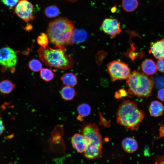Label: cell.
<instances>
[{
	"label": "cell",
	"instance_id": "f1b7e54d",
	"mask_svg": "<svg viewBox=\"0 0 164 164\" xmlns=\"http://www.w3.org/2000/svg\"><path fill=\"white\" fill-rule=\"evenodd\" d=\"M164 89L163 88L160 89L158 92L157 97L162 101H164Z\"/></svg>",
	"mask_w": 164,
	"mask_h": 164
},
{
	"label": "cell",
	"instance_id": "1f68e13d",
	"mask_svg": "<svg viewBox=\"0 0 164 164\" xmlns=\"http://www.w3.org/2000/svg\"><path fill=\"white\" fill-rule=\"evenodd\" d=\"M117 10V8L115 6L113 7L111 9V11L112 12H116Z\"/></svg>",
	"mask_w": 164,
	"mask_h": 164
},
{
	"label": "cell",
	"instance_id": "4dcf8cb0",
	"mask_svg": "<svg viewBox=\"0 0 164 164\" xmlns=\"http://www.w3.org/2000/svg\"><path fill=\"white\" fill-rule=\"evenodd\" d=\"M5 129L3 121L0 118V135L3 133Z\"/></svg>",
	"mask_w": 164,
	"mask_h": 164
},
{
	"label": "cell",
	"instance_id": "2e32d148",
	"mask_svg": "<svg viewBox=\"0 0 164 164\" xmlns=\"http://www.w3.org/2000/svg\"><path fill=\"white\" fill-rule=\"evenodd\" d=\"M61 79L63 84L66 86L73 87L76 85L77 83L76 76L72 72L64 74Z\"/></svg>",
	"mask_w": 164,
	"mask_h": 164
},
{
	"label": "cell",
	"instance_id": "8992f818",
	"mask_svg": "<svg viewBox=\"0 0 164 164\" xmlns=\"http://www.w3.org/2000/svg\"><path fill=\"white\" fill-rule=\"evenodd\" d=\"M107 68L112 81L127 79L131 73L128 65L118 60L111 62Z\"/></svg>",
	"mask_w": 164,
	"mask_h": 164
},
{
	"label": "cell",
	"instance_id": "d6986e66",
	"mask_svg": "<svg viewBox=\"0 0 164 164\" xmlns=\"http://www.w3.org/2000/svg\"><path fill=\"white\" fill-rule=\"evenodd\" d=\"M15 87V85L8 80H3L0 82V91L5 94L10 93Z\"/></svg>",
	"mask_w": 164,
	"mask_h": 164
},
{
	"label": "cell",
	"instance_id": "d4e9b609",
	"mask_svg": "<svg viewBox=\"0 0 164 164\" xmlns=\"http://www.w3.org/2000/svg\"><path fill=\"white\" fill-rule=\"evenodd\" d=\"M1 2L5 5L10 9H12L16 5L19 0H0Z\"/></svg>",
	"mask_w": 164,
	"mask_h": 164
},
{
	"label": "cell",
	"instance_id": "7a4b0ae2",
	"mask_svg": "<svg viewBox=\"0 0 164 164\" xmlns=\"http://www.w3.org/2000/svg\"><path fill=\"white\" fill-rule=\"evenodd\" d=\"M144 117V112L139 109L136 103L128 100L119 105L116 113L118 124L132 130L137 129Z\"/></svg>",
	"mask_w": 164,
	"mask_h": 164
},
{
	"label": "cell",
	"instance_id": "83f0119b",
	"mask_svg": "<svg viewBox=\"0 0 164 164\" xmlns=\"http://www.w3.org/2000/svg\"><path fill=\"white\" fill-rule=\"evenodd\" d=\"M155 82L157 87L161 88L163 87V77H156L155 80Z\"/></svg>",
	"mask_w": 164,
	"mask_h": 164
},
{
	"label": "cell",
	"instance_id": "3957f363",
	"mask_svg": "<svg viewBox=\"0 0 164 164\" xmlns=\"http://www.w3.org/2000/svg\"><path fill=\"white\" fill-rule=\"evenodd\" d=\"M74 29L73 22L66 18H60L51 22L46 31L49 42L55 45H70L71 35Z\"/></svg>",
	"mask_w": 164,
	"mask_h": 164
},
{
	"label": "cell",
	"instance_id": "ffe728a7",
	"mask_svg": "<svg viewBox=\"0 0 164 164\" xmlns=\"http://www.w3.org/2000/svg\"><path fill=\"white\" fill-rule=\"evenodd\" d=\"M77 111L79 114L78 116L82 119L83 117H87L90 114L91 109L89 105L83 103L78 106Z\"/></svg>",
	"mask_w": 164,
	"mask_h": 164
},
{
	"label": "cell",
	"instance_id": "603a6c76",
	"mask_svg": "<svg viewBox=\"0 0 164 164\" xmlns=\"http://www.w3.org/2000/svg\"><path fill=\"white\" fill-rule=\"evenodd\" d=\"M29 66L30 69L34 72L39 71L42 68V64L38 60L33 59L29 63Z\"/></svg>",
	"mask_w": 164,
	"mask_h": 164
},
{
	"label": "cell",
	"instance_id": "ba28073f",
	"mask_svg": "<svg viewBox=\"0 0 164 164\" xmlns=\"http://www.w3.org/2000/svg\"><path fill=\"white\" fill-rule=\"evenodd\" d=\"M17 61L16 55L15 52L8 47H5L0 49V64L7 68L13 67Z\"/></svg>",
	"mask_w": 164,
	"mask_h": 164
},
{
	"label": "cell",
	"instance_id": "4316f807",
	"mask_svg": "<svg viewBox=\"0 0 164 164\" xmlns=\"http://www.w3.org/2000/svg\"><path fill=\"white\" fill-rule=\"evenodd\" d=\"M164 58L159 59L156 63L157 69L162 73L164 72Z\"/></svg>",
	"mask_w": 164,
	"mask_h": 164
},
{
	"label": "cell",
	"instance_id": "e0dca14e",
	"mask_svg": "<svg viewBox=\"0 0 164 164\" xmlns=\"http://www.w3.org/2000/svg\"><path fill=\"white\" fill-rule=\"evenodd\" d=\"M60 93L62 97L67 101L72 100L76 94L73 88L71 87L66 86L62 89Z\"/></svg>",
	"mask_w": 164,
	"mask_h": 164
},
{
	"label": "cell",
	"instance_id": "8fae6325",
	"mask_svg": "<svg viewBox=\"0 0 164 164\" xmlns=\"http://www.w3.org/2000/svg\"><path fill=\"white\" fill-rule=\"evenodd\" d=\"M164 39L157 41L151 44L149 53H152L157 59L164 58Z\"/></svg>",
	"mask_w": 164,
	"mask_h": 164
},
{
	"label": "cell",
	"instance_id": "277c9868",
	"mask_svg": "<svg viewBox=\"0 0 164 164\" xmlns=\"http://www.w3.org/2000/svg\"><path fill=\"white\" fill-rule=\"evenodd\" d=\"M82 134L87 142V147L83 153L90 159H96L102 154V138L97 126L94 123L86 124L83 126Z\"/></svg>",
	"mask_w": 164,
	"mask_h": 164
},
{
	"label": "cell",
	"instance_id": "6da1fadb",
	"mask_svg": "<svg viewBox=\"0 0 164 164\" xmlns=\"http://www.w3.org/2000/svg\"><path fill=\"white\" fill-rule=\"evenodd\" d=\"M38 52L40 60L50 67L66 70L73 66V59L67 54L63 46L55 45L53 48L47 46L45 48L41 47Z\"/></svg>",
	"mask_w": 164,
	"mask_h": 164
},
{
	"label": "cell",
	"instance_id": "52a82bcc",
	"mask_svg": "<svg viewBox=\"0 0 164 164\" xmlns=\"http://www.w3.org/2000/svg\"><path fill=\"white\" fill-rule=\"evenodd\" d=\"M15 8V12L21 19L26 22L32 20L33 6L27 0H19Z\"/></svg>",
	"mask_w": 164,
	"mask_h": 164
},
{
	"label": "cell",
	"instance_id": "ac0fdd59",
	"mask_svg": "<svg viewBox=\"0 0 164 164\" xmlns=\"http://www.w3.org/2000/svg\"><path fill=\"white\" fill-rule=\"evenodd\" d=\"M121 5L123 9L127 12H132L136 9L138 5V0H122Z\"/></svg>",
	"mask_w": 164,
	"mask_h": 164
},
{
	"label": "cell",
	"instance_id": "44dd1931",
	"mask_svg": "<svg viewBox=\"0 0 164 164\" xmlns=\"http://www.w3.org/2000/svg\"><path fill=\"white\" fill-rule=\"evenodd\" d=\"M46 15L49 18H53L58 16L60 13L59 9L55 5H52L46 7L45 10Z\"/></svg>",
	"mask_w": 164,
	"mask_h": 164
},
{
	"label": "cell",
	"instance_id": "cb8c5ba5",
	"mask_svg": "<svg viewBox=\"0 0 164 164\" xmlns=\"http://www.w3.org/2000/svg\"><path fill=\"white\" fill-rule=\"evenodd\" d=\"M38 43L43 48H45L49 43V40L46 34L42 33L39 36L37 39Z\"/></svg>",
	"mask_w": 164,
	"mask_h": 164
},
{
	"label": "cell",
	"instance_id": "7402d4cb",
	"mask_svg": "<svg viewBox=\"0 0 164 164\" xmlns=\"http://www.w3.org/2000/svg\"><path fill=\"white\" fill-rule=\"evenodd\" d=\"M40 70V77L43 80L49 81L53 79L54 74L51 70L45 68H42Z\"/></svg>",
	"mask_w": 164,
	"mask_h": 164
},
{
	"label": "cell",
	"instance_id": "d6a6232c",
	"mask_svg": "<svg viewBox=\"0 0 164 164\" xmlns=\"http://www.w3.org/2000/svg\"><path fill=\"white\" fill-rule=\"evenodd\" d=\"M67 1H68L71 2H75L77 1L78 0H66Z\"/></svg>",
	"mask_w": 164,
	"mask_h": 164
},
{
	"label": "cell",
	"instance_id": "7c38bea8",
	"mask_svg": "<svg viewBox=\"0 0 164 164\" xmlns=\"http://www.w3.org/2000/svg\"><path fill=\"white\" fill-rule=\"evenodd\" d=\"M121 145L123 150L128 153L135 152L138 148L137 141L131 137H127L124 139L121 142Z\"/></svg>",
	"mask_w": 164,
	"mask_h": 164
},
{
	"label": "cell",
	"instance_id": "484cf974",
	"mask_svg": "<svg viewBox=\"0 0 164 164\" xmlns=\"http://www.w3.org/2000/svg\"><path fill=\"white\" fill-rule=\"evenodd\" d=\"M128 93L125 89H121L116 92L115 97L117 99H120L123 97L128 96Z\"/></svg>",
	"mask_w": 164,
	"mask_h": 164
},
{
	"label": "cell",
	"instance_id": "30bf717a",
	"mask_svg": "<svg viewBox=\"0 0 164 164\" xmlns=\"http://www.w3.org/2000/svg\"><path fill=\"white\" fill-rule=\"evenodd\" d=\"M71 143L74 149L78 152L83 153L87 147V142L82 134L75 133L71 138Z\"/></svg>",
	"mask_w": 164,
	"mask_h": 164
},
{
	"label": "cell",
	"instance_id": "5bb4252c",
	"mask_svg": "<svg viewBox=\"0 0 164 164\" xmlns=\"http://www.w3.org/2000/svg\"><path fill=\"white\" fill-rule=\"evenodd\" d=\"M87 37V34L84 30L74 29L71 37L70 45L82 42L85 41Z\"/></svg>",
	"mask_w": 164,
	"mask_h": 164
},
{
	"label": "cell",
	"instance_id": "5b68a950",
	"mask_svg": "<svg viewBox=\"0 0 164 164\" xmlns=\"http://www.w3.org/2000/svg\"><path fill=\"white\" fill-rule=\"evenodd\" d=\"M127 79L129 92L139 97H147L151 95L154 82L145 74L135 70Z\"/></svg>",
	"mask_w": 164,
	"mask_h": 164
},
{
	"label": "cell",
	"instance_id": "4fadbf2b",
	"mask_svg": "<svg viewBox=\"0 0 164 164\" xmlns=\"http://www.w3.org/2000/svg\"><path fill=\"white\" fill-rule=\"evenodd\" d=\"M149 110L151 116L154 117H159L163 113L164 107L161 102L158 101H154L150 103Z\"/></svg>",
	"mask_w": 164,
	"mask_h": 164
},
{
	"label": "cell",
	"instance_id": "9c48e42d",
	"mask_svg": "<svg viewBox=\"0 0 164 164\" xmlns=\"http://www.w3.org/2000/svg\"><path fill=\"white\" fill-rule=\"evenodd\" d=\"M101 28L103 31L113 38L121 31L120 23L116 18H107L103 22Z\"/></svg>",
	"mask_w": 164,
	"mask_h": 164
},
{
	"label": "cell",
	"instance_id": "f546056e",
	"mask_svg": "<svg viewBox=\"0 0 164 164\" xmlns=\"http://www.w3.org/2000/svg\"><path fill=\"white\" fill-rule=\"evenodd\" d=\"M155 164H164L163 156H159L155 159Z\"/></svg>",
	"mask_w": 164,
	"mask_h": 164
},
{
	"label": "cell",
	"instance_id": "9a60e30c",
	"mask_svg": "<svg viewBox=\"0 0 164 164\" xmlns=\"http://www.w3.org/2000/svg\"><path fill=\"white\" fill-rule=\"evenodd\" d=\"M141 68L142 71L147 75H152L157 72L156 65L151 59H147L142 63Z\"/></svg>",
	"mask_w": 164,
	"mask_h": 164
}]
</instances>
